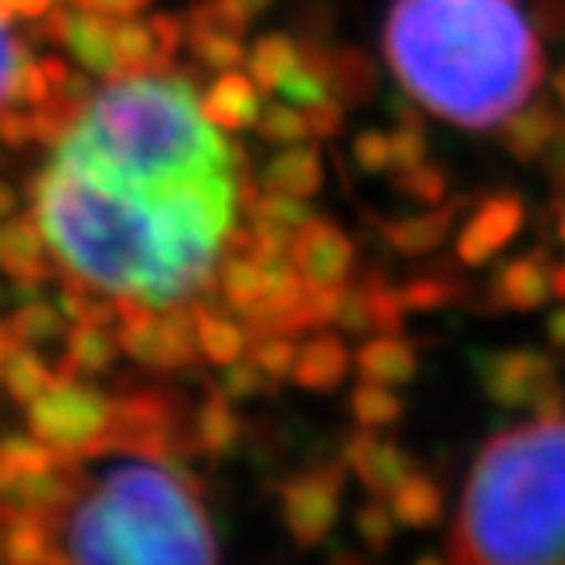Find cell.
<instances>
[{
    "label": "cell",
    "instance_id": "1",
    "mask_svg": "<svg viewBox=\"0 0 565 565\" xmlns=\"http://www.w3.org/2000/svg\"><path fill=\"white\" fill-rule=\"evenodd\" d=\"M153 395L124 398L116 426L52 454L18 447L4 463L24 477V518L8 535L28 565H218L198 480L160 439Z\"/></svg>",
    "mask_w": 565,
    "mask_h": 565
},
{
    "label": "cell",
    "instance_id": "2",
    "mask_svg": "<svg viewBox=\"0 0 565 565\" xmlns=\"http://www.w3.org/2000/svg\"><path fill=\"white\" fill-rule=\"evenodd\" d=\"M31 191L34 222L75 282L153 310L205 290L238 201L235 174L164 188L58 150Z\"/></svg>",
    "mask_w": 565,
    "mask_h": 565
},
{
    "label": "cell",
    "instance_id": "3",
    "mask_svg": "<svg viewBox=\"0 0 565 565\" xmlns=\"http://www.w3.org/2000/svg\"><path fill=\"white\" fill-rule=\"evenodd\" d=\"M382 38L402 89L463 130L501 127L545 72L514 0H395Z\"/></svg>",
    "mask_w": 565,
    "mask_h": 565
},
{
    "label": "cell",
    "instance_id": "4",
    "mask_svg": "<svg viewBox=\"0 0 565 565\" xmlns=\"http://www.w3.org/2000/svg\"><path fill=\"white\" fill-rule=\"evenodd\" d=\"M457 565H565V416L483 443L457 511Z\"/></svg>",
    "mask_w": 565,
    "mask_h": 565
},
{
    "label": "cell",
    "instance_id": "5",
    "mask_svg": "<svg viewBox=\"0 0 565 565\" xmlns=\"http://www.w3.org/2000/svg\"><path fill=\"white\" fill-rule=\"evenodd\" d=\"M58 153L164 188L235 174V153L201 113L191 83L168 72L109 78L58 137Z\"/></svg>",
    "mask_w": 565,
    "mask_h": 565
},
{
    "label": "cell",
    "instance_id": "6",
    "mask_svg": "<svg viewBox=\"0 0 565 565\" xmlns=\"http://www.w3.org/2000/svg\"><path fill=\"white\" fill-rule=\"evenodd\" d=\"M181 42H188V28L184 18L178 14H153L147 21L140 18L116 21V34H113L116 75L168 72L174 65Z\"/></svg>",
    "mask_w": 565,
    "mask_h": 565
},
{
    "label": "cell",
    "instance_id": "7",
    "mask_svg": "<svg viewBox=\"0 0 565 565\" xmlns=\"http://www.w3.org/2000/svg\"><path fill=\"white\" fill-rule=\"evenodd\" d=\"M290 263L310 287H341L354 269V242L334 222L310 215L290 238Z\"/></svg>",
    "mask_w": 565,
    "mask_h": 565
},
{
    "label": "cell",
    "instance_id": "8",
    "mask_svg": "<svg viewBox=\"0 0 565 565\" xmlns=\"http://www.w3.org/2000/svg\"><path fill=\"white\" fill-rule=\"evenodd\" d=\"M521 225H524V205H521L518 194L504 191V194L483 198L457 235L460 263L473 266V269L488 266L491 259H498L511 246V238L521 232Z\"/></svg>",
    "mask_w": 565,
    "mask_h": 565
},
{
    "label": "cell",
    "instance_id": "9",
    "mask_svg": "<svg viewBox=\"0 0 565 565\" xmlns=\"http://www.w3.org/2000/svg\"><path fill=\"white\" fill-rule=\"evenodd\" d=\"M49 34L58 45H65L72 58L89 75L116 78V55H113L116 18L72 4V8H58L49 14Z\"/></svg>",
    "mask_w": 565,
    "mask_h": 565
},
{
    "label": "cell",
    "instance_id": "10",
    "mask_svg": "<svg viewBox=\"0 0 565 565\" xmlns=\"http://www.w3.org/2000/svg\"><path fill=\"white\" fill-rule=\"evenodd\" d=\"M303 55L310 62V68L324 78L331 96L348 109V106H361L369 103L379 93V72L372 65V58L358 49H344V45H320V42H303Z\"/></svg>",
    "mask_w": 565,
    "mask_h": 565
},
{
    "label": "cell",
    "instance_id": "11",
    "mask_svg": "<svg viewBox=\"0 0 565 565\" xmlns=\"http://www.w3.org/2000/svg\"><path fill=\"white\" fill-rule=\"evenodd\" d=\"M555 263L545 253H524L501 263L491 276V300L501 310H535L555 297Z\"/></svg>",
    "mask_w": 565,
    "mask_h": 565
},
{
    "label": "cell",
    "instance_id": "12",
    "mask_svg": "<svg viewBox=\"0 0 565 565\" xmlns=\"http://www.w3.org/2000/svg\"><path fill=\"white\" fill-rule=\"evenodd\" d=\"M201 113L215 130H249L263 113V89L256 86L253 75L242 72H218L215 83L201 93Z\"/></svg>",
    "mask_w": 565,
    "mask_h": 565
},
{
    "label": "cell",
    "instance_id": "13",
    "mask_svg": "<svg viewBox=\"0 0 565 565\" xmlns=\"http://www.w3.org/2000/svg\"><path fill=\"white\" fill-rule=\"evenodd\" d=\"M460 215H463V201H439V205H429L426 212L388 222L385 242L402 256H426L447 242Z\"/></svg>",
    "mask_w": 565,
    "mask_h": 565
},
{
    "label": "cell",
    "instance_id": "14",
    "mask_svg": "<svg viewBox=\"0 0 565 565\" xmlns=\"http://www.w3.org/2000/svg\"><path fill=\"white\" fill-rule=\"evenodd\" d=\"M263 188L294 194V198H310L324 188V157L310 143H287L276 157L266 160L263 168Z\"/></svg>",
    "mask_w": 565,
    "mask_h": 565
},
{
    "label": "cell",
    "instance_id": "15",
    "mask_svg": "<svg viewBox=\"0 0 565 565\" xmlns=\"http://www.w3.org/2000/svg\"><path fill=\"white\" fill-rule=\"evenodd\" d=\"M279 263H263L246 249H228V256L222 259V266L215 269L218 276V290L225 297V303L232 310H238V317L249 307H256L259 300H266V294L273 290V273Z\"/></svg>",
    "mask_w": 565,
    "mask_h": 565
},
{
    "label": "cell",
    "instance_id": "16",
    "mask_svg": "<svg viewBox=\"0 0 565 565\" xmlns=\"http://www.w3.org/2000/svg\"><path fill=\"white\" fill-rule=\"evenodd\" d=\"M194 334H198V351L201 358H209L212 365H232L249 348V328L242 324V317L235 320L215 303H194Z\"/></svg>",
    "mask_w": 565,
    "mask_h": 565
},
{
    "label": "cell",
    "instance_id": "17",
    "mask_svg": "<svg viewBox=\"0 0 565 565\" xmlns=\"http://www.w3.org/2000/svg\"><path fill=\"white\" fill-rule=\"evenodd\" d=\"M558 124H562V119L552 113V106H545V103H524L521 109H514L504 119L498 137H501V147L514 160L529 164V160H539L545 153V147L552 143Z\"/></svg>",
    "mask_w": 565,
    "mask_h": 565
},
{
    "label": "cell",
    "instance_id": "18",
    "mask_svg": "<svg viewBox=\"0 0 565 565\" xmlns=\"http://www.w3.org/2000/svg\"><path fill=\"white\" fill-rule=\"evenodd\" d=\"M246 62H249V75L256 78V86L263 93L276 96L279 86L307 65V55H303V45L294 42L290 34L273 31V34L256 38V45Z\"/></svg>",
    "mask_w": 565,
    "mask_h": 565
},
{
    "label": "cell",
    "instance_id": "19",
    "mask_svg": "<svg viewBox=\"0 0 565 565\" xmlns=\"http://www.w3.org/2000/svg\"><path fill=\"white\" fill-rule=\"evenodd\" d=\"M348 369V351L334 334H317L310 338L300 351H297V365L294 375L303 385H317V388H328L334 382L344 379Z\"/></svg>",
    "mask_w": 565,
    "mask_h": 565
},
{
    "label": "cell",
    "instance_id": "20",
    "mask_svg": "<svg viewBox=\"0 0 565 565\" xmlns=\"http://www.w3.org/2000/svg\"><path fill=\"white\" fill-rule=\"evenodd\" d=\"M119 338L113 328L99 324H75L68 331V365L78 372H106L119 358Z\"/></svg>",
    "mask_w": 565,
    "mask_h": 565
},
{
    "label": "cell",
    "instance_id": "21",
    "mask_svg": "<svg viewBox=\"0 0 565 565\" xmlns=\"http://www.w3.org/2000/svg\"><path fill=\"white\" fill-rule=\"evenodd\" d=\"M358 365H361V372H365L369 379H379V382H406L416 372V358H413V351L402 344L398 338L382 334V338L369 341L365 348L358 351Z\"/></svg>",
    "mask_w": 565,
    "mask_h": 565
},
{
    "label": "cell",
    "instance_id": "22",
    "mask_svg": "<svg viewBox=\"0 0 565 565\" xmlns=\"http://www.w3.org/2000/svg\"><path fill=\"white\" fill-rule=\"evenodd\" d=\"M246 209H249V218L253 222H266V225H279V228H287V232H297L313 212L310 205H303V198H294V194H279V191H256L249 201H246Z\"/></svg>",
    "mask_w": 565,
    "mask_h": 565
},
{
    "label": "cell",
    "instance_id": "23",
    "mask_svg": "<svg viewBox=\"0 0 565 565\" xmlns=\"http://www.w3.org/2000/svg\"><path fill=\"white\" fill-rule=\"evenodd\" d=\"M256 130L263 140L269 143H279V147H287V143H303L310 137V119L300 106H290V103H269L263 106L259 119H256Z\"/></svg>",
    "mask_w": 565,
    "mask_h": 565
},
{
    "label": "cell",
    "instance_id": "24",
    "mask_svg": "<svg viewBox=\"0 0 565 565\" xmlns=\"http://www.w3.org/2000/svg\"><path fill=\"white\" fill-rule=\"evenodd\" d=\"M392 184L419 201V205H439V201H447V191H450V178L447 171H443L439 164H433V160H419V164L406 168V171H395L392 174Z\"/></svg>",
    "mask_w": 565,
    "mask_h": 565
},
{
    "label": "cell",
    "instance_id": "25",
    "mask_svg": "<svg viewBox=\"0 0 565 565\" xmlns=\"http://www.w3.org/2000/svg\"><path fill=\"white\" fill-rule=\"evenodd\" d=\"M194 58L212 72H232L249 58L238 34H188Z\"/></svg>",
    "mask_w": 565,
    "mask_h": 565
},
{
    "label": "cell",
    "instance_id": "26",
    "mask_svg": "<svg viewBox=\"0 0 565 565\" xmlns=\"http://www.w3.org/2000/svg\"><path fill=\"white\" fill-rule=\"evenodd\" d=\"M460 279H450L447 273H426V276H413L406 287H402V300H406V310H436L447 307L460 297Z\"/></svg>",
    "mask_w": 565,
    "mask_h": 565
},
{
    "label": "cell",
    "instance_id": "27",
    "mask_svg": "<svg viewBox=\"0 0 565 565\" xmlns=\"http://www.w3.org/2000/svg\"><path fill=\"white\" fill-rule=\"evenodd\" d=\"M184 28L188 34H238L242 38L249 24L238 18V11L228 0H201L184 18Z\"/></svg>",
    "mask_w": 565,
    "mask_h": 565
},
{
    "label": "cell",
    "instance_id": "28",
    "mask_svg": "<svg viewBox=\"0 0 565 565\" xmlns=\"http://www.w3.org/2000/svg\"><path fill=\"white\" fill-rule=\"evenodd\" d=\"M354 164L365 174H392V134L388 130H361L351 143Z\"/></svg>",
    "mask_w": 565,
    "mask_h": 565
},
{
    "label": "cell",
    "instance_id": "29",
    "mask_svg": "<svg viewBox=\"0 0 565 565\" xmlns=\"http://www.w3.org/2000/svg\"><path fill=\"white\" fill-rule=\"evenodd\" d=\"M14 328L21 338L28 341H49V338H58L65 328H68V317L62 310V303H31L18 313Z\"/></svg>",
    "mask_w": 565,
    "mask_h": 565
},
{
    "label": "cell",
    "instance_id": "30",
    "mask_svg": "<svg viewBox=\"0 0 565 565\" xmlns=\"http://www.w3.org/2000/svg\"><path fill=\"white\" fill-rule=\"evenodd\" d=\"M253 365L266 375H287L297 365V344L290 334H263L253 344Z\"/></svg>",
    "mask_w": 565,
    "mask_h": 565
},
{
    "label": "cell",
    "instance_id": "31",
    "mask_svg": "<svg viewBox=\"0 0 565 565\" xmlns=\"http://www.w3.org/2000/svg\"><path fill=\"white\" fill-rule=\"evenodd\" d=\"M24 52L14 42V34L8 31V14H0V106L14 103L18 96V78L24 68Z\"/></svg>",
    "mask_w": 565,
    "mask_h": 565
},
{
    "label": "cell",
    "instance_id": "32",
    "mask_svg": "<svg viewBox=\"0 0 565 565\" xmlns=\"http://www.w3.org/2000/svg\"><path fill=\"white\" fill-rule=\"evenodd\" d=\"M392 134V174L395 171H406L419 160L429 157V143H426V134H423V124H402Z\"/></svg>",
    "mask_w": 565,
    "mask_h": 565
},
{
    "label": "cell",
    "instance_id": "33",
    "mask_svg": "<svg viewBox=\"0 0 565 565\" xmlns=\"http://www.w3.org/2000/svg\"><path fill=\"white\" fill-rule=\"evenodd\" d=\"M4 379H8L11 392H18L21 398H31V395H38V392L45 388L49 372H45V365H42V361H38L34 354L21 351V354H14V358L8 361Z\"/></svg>",
    "mask_w": 565,
    "mask_h": 565
},
{
    "label": "cell",
    "instance_id": "34",
    "mask_svg": "<svg viewBox=\"0 0 565 565\" xmlns=\"http://www.w3.org/2000/svg\"><path fill=\"white\" fill-rule=\"evenodd\" d=\"M307 119H310V137L317 140H328V137H338L341 127H344V106L338 99H324L313 109H303Z\"/></svg>",
    "mask_w": 565,
    "mask_h": 565
},
{
    "label": "cell",
    "instance_id": "35",
    "mask_svg": "<svg viewBox=\"0 0 565 565\" xmlns=\"http://www.w3.org/2000/svg\"><path fill=\"white\" fill-rule=\"evenodd\" d=\"M532 24L542 38L565 34V0H539L532 8Z\"/></svg>",
    "mask_w": 565,
    "mask_h": 565
},
{
    "label": "cell",
    "instance_id": "36",
    "mask_svg": "<svg viewBox=\"0 0 565 565\" xmlns=\"http://www.w3.org/2000/svg\"><path fill=\"white\" fill-rule=\"evenodd\" d=\"M75 8H86V11H96V14H106V18H137L140 11H147L150 0H72Z\"/></svg>",
    "mask_w": 565,
    "mask_h": 565
},
{
    "label": "cell",
    "instance_id": "37",
    "mask_svg": "<svg viewBox=\"0 0 565 565\" xmlns=\"http://www.w3.org/2000/svg\"><path fill=\"white\" fill-rule=\"evenodd\" d=\"M358 409H361V416H392V413H395V402H392V395H385V392L361 388V392H358Z\"/></svg>",
    "mask_w": 565,
    "mask_h": 565
},
{
    "label": "cell",
    "instance_id": "38",
    "mask_svg": "<svg viewBox=\"0 0 565 565\" xmlns=\"http://www.w3.org/2000/svg\"><path fill=\"white\" fill-rule=\"evenodd\" d=\"M539 160H545V168H548L555 178H565V119L558 124V130H555L552 143L545 147V153H542Z\"/></svg>",
    "mask_w": 565,
    "mask_h": 565
},
{
    "label": "cell",
    "instance_id": "39",
    "mask_svg": "<svg viewBox=\"0 0 565 565\" xmlns=\"http://www.w3.org/2000/svg\"><path fill=\"white\" fill-rule=\"evenodd\" d=\"M52 0H0V14H21V18H38V14H49Z\"/></svg>",
    "mask_w": 565,
    "mask_h": 565
},
{
    "label": "cell",
    "instance_id": "40",
    "mask_svg": "<svg viewBox=\"0 0 565 565\" xmlns=\"http://www.w3.org/2000/svg\"><path fill=\"white\" fill-rule=\"evenodd\" d=\"M228 4L238 11V18H242V21L253 24V21H259V18H266V14L273 11L276 0H228Z\"/></svg>",
    "mask_w": 565,
    "mask_h": 565
},
{
    "label": "cell",
    "instance_id": "41",
    "mask_svg": "<svg viewBox=\"0 0 565 565\" xmlns=\"http://www.w3.org/2000/svg\"><path fill=\"white\" fill-rule=\"evenodd\" d=\"M552 89H555V99H558V106L565 109V62H562V68L555 72V78H552Z\"/></svg>",
    "mask_w": 565,
    "mask_h": 565
},
{
    "label": "cell",
    "instance_id": "42",
    "mask_svg": "<svg viewBox=\"0 0 565 565\" xmlns=\"http://www.w3.org/2000/svg\"><path fill=\"white\" fill-rule=\"evenodd\" d=\"M11 348V338H8V331L4 328H0V358H4V351Z\"/></svg>",
    "mask_w": 565,
    "mask_h": 565
},
{
    "label": "cell",
    "instance_id": "43",
    "mask_svg": "<svg viewBox=\"0 0 565 565\" xmlns=\"http://www.w3.org/2000/svg\"><path fill=\"white\" fill-rule=\"evenodd\" d=\"M562 242H565V209H562Z\"/></svg>",
    "mask_w": 565,
    "mask_h": 565
}]
</instances>
